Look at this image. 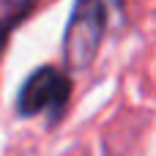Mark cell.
I'll list each match as a JSON object with an SVG mask.
<instances>
[{
    "label": "cell",
    "instance_id": "obj_1",
    "mask_svg": "<svg viewBox=\"0 0 156 156\" xmlns=\"http://www.w3.org/2000/svg\"><path fill=\"white\" fill-rule=\"evenodd\" d=\"M107 14L101 0H77L69 30H66V60L74 69H82L93 60L99 41L104 36Z\"/></svg>",
    "mask_w": 156,
    "mask_h": 156
},
{
    "label": "cell",
    "instance_id": "obj_2",
    "mask_svg": "<svg viewBox=\"0 0 156 156\" xmlns=\"http://www.w3.org/2000/svg\"><path fill=\"white\" fill-rule=\"evenodd\" d=\"M71 93V82L63 71L44 66L27 77V82L19 90V112L22 115H36V112H49L52 118H60L66 101Z\"/></svg>",
    "mask_w": 156,
    "mask_h": 156
},
{
    "label": "cell",
    "instance_id": "obj_3",
    "mask_svg": "<svg viewBox=\"0 0 156 156\" xmlns=\"http://www.w3.org/2000/svg\"><path fill=\"white\" fill-rule=\"evenodd\" d=\"M3 3H5V5L11 8V19L16 22V19H19V16H22V14H25V11L30 8V5H33L36 0H3Z\"/></svg>",
    "mask_w": 156,
    "mask_h": 156
}]
</instances>
